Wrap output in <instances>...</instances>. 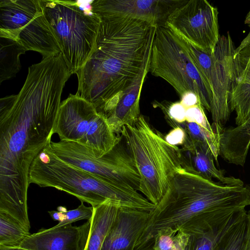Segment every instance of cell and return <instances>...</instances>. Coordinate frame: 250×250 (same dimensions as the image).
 Here are the masks:
<instances>
[{
    "label": "cell",
    "instance_id": "cell-1",
    "mask_svg": "<svg viewBox=\"0 0 250 250\" xmlns=\"http://www.w3.org/2000/svg\"><path fill=\"white\" fill-rule=\"evenodd\" d=\"M71 75L61 53L42 58L18 94L0 100V212L18 220L28 218L30 168L54 134Z\"/></svg>",
    "mask_w": 250,
    "mask_h": 250
},
{
    "label": "cell",
    "instance_id": "cell-2",
    "mask_svg": "<svg viewBox=\"0 0 250 250\" xmlns=\"http://www.w3.org/2000/svg\"><path fill=\"white\" fill-rule=\"evenodd\" d=\"M95 49L77 73V94L104 116L150 64L157 25L123 17H99Z\"/></svg>",
    "mask_w": 250,
    "mask_h": 250
},
{
    "label": "cell",
    "instance_id": "cell-3",
    "mask_svg": "<svg viewBox=\"0 0 250 250\" xmlns=\"http://www.w3.org/2000/svg\"><path fill=\"white\" fill-rule=\"evenodd\" d=\"M248 206L247 185H226L183 169L175 174L166 194L149 212L134 250H153L155 238L162 230L170 228L192 235L207 228L221 210Z\"/></svg>",
    "mask_w": 250,
    "mask_h": 250
},
{
    "label": "cell",
    "instance_id": "cell-4",
    "mask_svg": "<svg viewBox=\"0 0 250 250\" xmlns=\"http://www.w3.org/2000/svg\"><path fill=\"white\" fill-rule=\"evenodd\" d=\"M33 162L29 184L67 192L94 207L110 201L122 208L152 211L155 205L138 191L119 183L104 181L64 162L51 149L49 142Z\"/></svg>",
    "mask_w": 250,
    "mask_h": 250
},
{
    "label": "cell",
    "instance_id": "cell-5",
    "mask_svg": "<svg viewBox=\"0 0 250 250\" xmlns=\"http://www.w3.org/2000/svg\"><path fill=\"white\" fill-rule=\"evenodd\" d=\"M121 135L140 177L138 191L157 205L169 189L175 174L183 169L180 148L167 143L141 114L133 125L124 126Z\"/></svg>",
    "mask_w": 250,
    "mask_h": 250
},
{
    "label": "cell",
    "instance_id": "cell-6",
    "mask_svg": "<svg viewBox=\"0 0 250 250\" xmlns=\"http://www.w3.org/2000/svg\"><path fill=\"white\" fill-rule=\"evenodd\" d=\"M41 4L69 72L76 74L95 49L101 18L76 1L41 0Z\"/></svg>",
    "mask_w": 250,
    "mask_h": 250
},
{
    "label": "cell",
    "instance_id": "cell-7",
    "mask_svg": "<svg viewBox=\"0 0 250 250\" xmlns=\"http://www.w3.org/2000/svg\"><path fill=\"white\" fill-rule=\"evenodd\" d=\"M149 72L168 83L180 97L188 92L195 93L202 106L210 111L211 91L177 35L166 25L157 28Z\"/></svg>",
    "mask_w": 250,
    "mask_h": 250
},
{
    "label": "cell",
    "instance_id": "cell-8",
    "mask_svg": "<svg viewBox=\"0 0 250 250\" xmlns=\"http://www.w3.org/2000/svg\"><path fill=\"white\" fill-rule=\"evenodd\" d=\"M54 133L61 141L84 146L97 157L111 150L120 135L114 132L104 116L77 93L61 103Z\"/></svg>",
    "mask_w": 250,
    "mask_h": 250
},
{
    "label": "cell",
    "instance_id": "cell-9",
    "mask_svg": "<svg viewBox=\"0 0 250 250\" xmlns=\"http://www.w3.org/2000/svg\"><path fill=\"white\" fill-rule=\"evenodd\" d=\"M0 37L14 40L43 58L61 53L41 0H0Z\"/></svg>",
    "mask_w": 250,
    "mask_h": 250
},
{
    "label": "cell",
    "instance_id": "cell-10",
    "mask_svg": "<svg viewBox=\"0 0 250 250\" xmlns=\"http://www.w3.org/2000/svg\"><path fill=\"white\" fill-rule=\"evenodd\" d=\"M49 145L54 153L64 162L104 181L119 183L139 190L140 177L122 135L113 148L100 157L75 142L51 140Z\"/></svg>",
    "mask_w": 250,
    "mask_h": 250
},
{
    "label": "cell",
    "instance_id": "cell-11",
    "mask_svg": "<svg viewBox=\"0 0 250 250\" xmlns=\"http://www.w3.org/2000/svg\"><path fill=\"white\" fill-rule=\"evenodd\" d=\"M177 36L211 92V125L223 127L230 112L229 97L235 49L229 32L226 36L220 37L214 52L211 54L202 51Z\"/></svg>",
    "mask_w": 250,
    "mask_h": 250
},
{
    "label": "cell",
    "instance_id": "cell-12",
    "mask_svg": "<svg viewBox=\"0 0 250 250\" xmlns=\"http://www.w3.org/2000/svg\"><path fill=\"white\" fill-rule=\"evenodd\" d=\"M217 9L206 0H189L168 17L166 26L202 51L212 53L219 41Z\"/></svg>",
    "mask_w": 250,
    "mask_h": 250
},
{
    "label": "cell",
    "instance_id": "cell-13",
    "mask_svg": "<svg viewBox=\"0 0 250 250\" xmlns=\"http://www.w3.org/2000/svg\"><path fill=\"white\" fill-rule=\"evenodd\" d=\"M187 0H94L91 11L99 17H123L140 20L158 26Z\"/></svg>",
    "mask_w": 250,
    "mask_h": 250
},
{
    "label": "cell",
    "instance_id": "cell-14",
    "mask_svg": "<svg viewBox=\"0 0 250 250\" xmlns=\"http://www.w3.org/2000/svg\"><path fill=\"white\" fill-rule=\"evenodd\" d=\"M91 220L79 226L67 225L42 229L30 234L20 247L28 250H84Z\"/></svg>",
    "mask_w": 250,
    "mask_h": 250
},
{
    "label": "cell",
    "instance_id": "cell-15",
    "mask_svg": "<svg viewBox=\"0 0 250 250\" xmlns=\"http://www.w3.org/2000/svg\"><path fill=\"white\" fill-rule=\"evenodd\" d=\"M229 107L236 125L250 120V31L234 51Z\"/></svg>",
    "mask_w": 250,
    "mask_h": 250
},
{
    "label": "cell",
    "instance_id": "cell-16",
    "mask_svg": "<svg viewBox=\"0 0 250 250\" xmlns=\"http://www.w3.org/2000/svg\"><path fill=\"white\" fill-rule=\"evenodd\" d=\"M149 212L120 208L102 250H134Z\"/></svg>",
    "mask_w": 250,
    "mask_h": 250
},
{
    "label": "cell",
    "instance_id": "cell-17",
    "mask_svg": "<svg viewBox=\"0 0 250 250\" xmlns=\"http://www.w3.org/2000/svg\"><path fill=\"white\" fill-rule=\"evenodd\" d=\"M182 146L180 148V155L184 170L199 174L210 180L215 178L226 185L244 186L243 182L240 179L225 176L223 171L216 167L214 158L207 146L191 139L187 135Z\"/></svg>",
    "mask_w": 250,
    "mask_h": 250
},
{
    "label": "cell",
    "instance_id": "cell-18",
    "mask_svg": "<svg viewBox=\"0 0 250 250\" xmlns=\"http://www.w3.org/2000/svg\"><path fill=\"white\" fill-rule=\"evenodd\" d=\"M149 65L150 64L146 67L134 83L123 93L113 108L105 116L117 135H121L124 126L133 125L141 115L140 95L144 81L149 72Z\"/></svg>",
    "mask_w": 250,
    "mask_h": 250
},
{
    "label": "cell",
    "instance_id": "cell-19",
    "mask_svg": "<svg viewBox=\"0 0 250 250\" xmlns=\"http://www.w3.org/2000/svg\"><path fill=\"white\" fill-rule=\"evenodd\" d=\"M214 130L218 135L222 157L229 163L243 166L250 147V122Z\"/></svg>",
    "mask_w": 250,
    "mask_h": 250
},
{
    "label": "cell",
    "instance_id": "cell-20",
    "mask_svg": "<svg viewBox=\"0 0 250 250\" xmlns=\"http://www.w3.org/2000/svg\"><path fill=\"white\" fill-rule=\"evenodd\" d=\"M120 208L110 201L93 207L90 233L84 250H102Z\"/></svg>",
    "mask_w": 250,
    "mask_h": 250
},
{
    "label": "cell",
    "instance_id": "cell-21",
    "mask_svg": "<svg viewBox=\"0 0 250 250\" xmlns=\"http://www.w3.org/2000/svg\"><path fill=\"white\" fill-rule=\"evenodd\" d=\"M27 50L17 41L0 37V83L16 76L21 68L20 56Z\"/></svg>",
    "mask_w": 250,
    "mask_h": 250
},
{
    "label": "cell",
    "instance_id": "cell-22",
    "mask_svg": "<svg viewBox=\"0 0 250 250\" xmlns=\"http://www.w3.org/2000/svg\"><path fill=\"white\" fill-rule=\"evenodd\" d=\"M30 234L18 220L0 212V247L19 248Z\"/></svg>",
    "mask_w": 250,
    "mask_h": 250
},
{
    "label": "cell",
    "instance_id": "cell-23",
    "mask_svg": "<svg viewBox=\"0 0 250 250\" xmlns=\"http://www.w3.org/2000/svg\"><path fill=\"white\" fill-rule=\"evenodd\" d=\"M247 235L246 214L227 232L214 250H245Z\"/></svg>",
    "mask_w": 250,
    "mask_h": 250
},
{
    "label": "cell",
    "instance_id": "cell-24",
    "mask_svg": "<svg viewBox=\"0 0 250 250\" xmlns=\"http://www.w3.org/2000/svg\"><path fill=\"white\" fill-rule=\"evenodd\" d=\"M181 127L185 129L190 138L208 147L217 162L220 155V145L218 135L215 132H210L194 123L186 122Z\"/></svg>",
    "mask_w": 250,
    "mask_h": 250
},
{
    "label": "cell",
    "instance_id": "cell-25",
    "mask_svg": "<svg viewBox=\"0 0 250 250\" xmlns=\"http://www.w3.org/2000/svg\"><path fill=\"white\" fill-rule=\"evenodd\" d=\"M61 209L58 208V211H48L51 218L55 221H58L59 223L55 226V227H59L71 224L72 223L78 221L86 220V221L92 219L94 209L93 207H86L83 202L76 208L66 210L64 208L61 207Z\"/></svg>",
    "mask_w": 250,
    "mask_h": 250
},
{
    "label": "cell",
    "instance_id": "cell-26",
    "mask_svg": "<svg viewBox=\"0 0 250 250\" xmlns=\"http://www.w3.org/2000/svg\"><path fill=\"white\" fill-rule=\"evenodd\" d=\"M154 106L161 109L167 123L173 128L181 127L186 122L187 108L180 102L163 101L154 104Z\"/></svg>",
    "mask_w": 250,
    "mask_h": 250
},
{
    "label": "cell",
    "instance_id": "cell-27",
    "mask_svg": "<svg viewBox=\"0 0 250 250\" xmlns=\"http://www.w3.org/2000/svg\"><path fill=\"white\" fill-rule=\"evenodd\" d=\"M186 122L196 123L210 132H215L200 103L187 108Z\"/></svg>",
    "mask_w": 250,
    "mask_h": 250
},
{
    "label": "cell",
    "instance_id": "cell-28",
    "mask_svg": "<svg viewBox=\"0 0 250 250\" xmlns=\"http://www.w3.org/2000/svg\"><path fill=\"white\" fill-rule=\"evenodd\" d=\"M176 233L170 228L159 231L154 239L153 250H174Z\"/></svg>",
    "mask_w": 250,
    "mask_h": 250
},
{
    "label": "cell",
    "instance_id": "cell-29",
    "mask_svg": "<svg viewBox=\"0 0 250 250\" xmlns=\"http://www.w3.org/2000/svg\"><path fill=\"white\" fill-rule=\"evenodd\" d=\"M187 137L185 129L181 127L174 128L166 136L165 139L167 143L173 146L182 145Z\"/></svg>",
    "mask_w": 250,
    "mask_h": 250
},
{
    "label": "cell",
    "instance_id": "cell-30",
    "mask_svg": "<svg viewBox=\"0 0 250 250\" xmlns=\"http://www.w3.org/2000/svg\"><path fill=\"white\" fill-rule=\"evenodd\" d=\"M180 102L186 108L201 104L198 96L191 92H187L181 96Z\"/></svg>",
    "mask_w": 250,
    "mask_h": 250
},
{
    "label": "cell",
    "instance_id": "cell-31",
    "mask_svg": "<svg viewBox=\"0 0 250 250\" xmlns=\"http://www.w3.org/2000/svg\"><path fill=\"white\" fill-rule=\"evenodd\" d=\"M189 235L179 231L175 235V248L174 250H186Z\"/></svg>",
    "mask_w": 250,
    "mask_h": 250
},
{
    "label": "cell",
    "instance_id": "cell-32",
    "mask_svg": "<svg viewBox=\"0 0 250 250\" xmlns=\"http://www.w3.org/2000/svg\"><path fill=\"white\" fill-rule=\"evenodd\" d=\"M247 235L245 250H250V210L247 212Z\"/></svg>",
    "mask_w": 250,
    "mask_h": 250
},
{
    "label": "cell",
    "instance_id": "cell-33",
    "mask_svg": "<svg viewBox=\"0 0 250 250\" xmlns=\"http://www.w3.org/2000/svg\"><path fill=\"white\" fill-rule=\"evenodd\" d=\"M0 250H28L21 248H3L0 247Z\"/></svg>",
    "mask_w": 250,
    "mask_h": 250
},
{
    "label": "cell",
    "instance_id": "cell-34",
    "mask_svg": "<svg viewBox=\"0 0 250 250\" xmlns=\"http://www.w3.org/2000/svg\"><path fill=\"white\" fill-rule=\"evenodd\" d=\"M245 23L250 24V11L248 13L246 17Z\"/></svg>",
    "mask_w": 250,
    "mask_h": 250
}]
</instances>
